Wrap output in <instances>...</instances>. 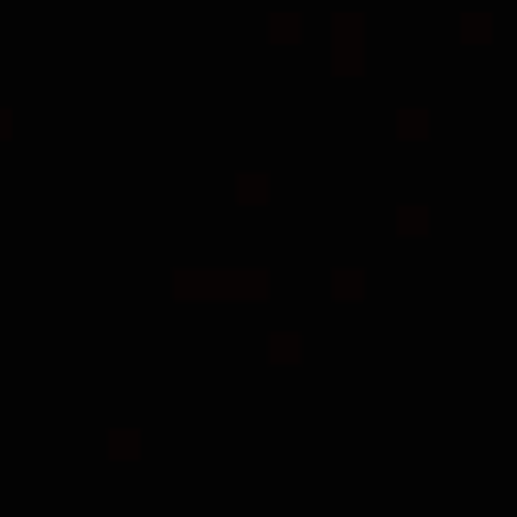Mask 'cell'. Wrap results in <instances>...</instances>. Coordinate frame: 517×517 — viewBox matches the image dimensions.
Wrapping results in <instances>:
<instances>
[{
  "instance_id": "1",
  "label": "cell",
  "mask_w": 517,
  "mask_h": 517,
  "mask_svg": "<svg viewBox=\"0 0 517 517\" xmlns=\"http://www.w3.org/2000/svg\"><path fill=\"white\" fill-rule=\"evenodd\" d=\"M271 291V275L263 267H178L174 295L178 299H263Z\"/></svg>"
},
{
  "instance_id": "2",
  "label": "cell",
  "mask_w": 517,
  "mask_h": 517,
  "mask_svg": "<svg viewBox=\"0 0 517 517\" xmlns=\"http://www.w3.org/2000/svg\"><path fill=\"white\" fill-rule=\"evenodd\" d=\"M332 73L336 77L364 73V17L360 13L332 17Z\"/></svg>"
},
{
  "instance_id": "3",
  "label": "cell",
  "mask_w": 517,
  "mask_h": 517,
  "mask_svg": "<svg viewBox=\"0 0 517 517\" xmlns=\"http://www.w3.org/2000/svg\"><path fill=\"white\" fill-rule=\"evenodd\" d=\"M267 356H271V364H295V360H303V336L299 332H271L267 336Z\"/></svg>"
},
{
  "instance_id": "4",
  "label": "cell",
  "mask_w": 517,
  "mask_h": 517,
  "mask_svg": "<svg viewBox=\"0 0 517 517\" xmlns=\"http://www.w3.org/2000/svg\"><path fill=\"white\" fill-rule=\"evenodd\" d=\"M106 449H110V457H118V461H134V457H142V449H146V433H138V429H110Z\"/></svg>"
},
{
  "instance_id": "5",
  "label": "cell",
  "mask_w": 517,
  "mask_h": 517,
  "mask_svg": "<svg viewBox=\"0 0 517 517\" xmlns=\"http://www.w3.org/2000/svg\"><path fill=\"white\" fill-rule=\"evenodd\" d=\"M267 37L275 45H295L303 37V17L299 13H271L267 17Z\"/></svg>"
},
{
  "instance_id": "6",
  "label": "cell",
  "mask_w": 517,
  "mask_h": 517,
  "mask_svg": "<svg viewBox=\"0 0 517 517\" xmlns=\"http://www.w3.org/2000/svg\"><path fill=\"white\" fill-rule=\"evenodd\" d=\"M364 287H368V271H360V267H336L332 271V295L336 299H360Z\"/></svg>"
},
{
  "instance_id": "7",
  "label": "cell",
  "mask_w": 517,
  "mask_h": 517,
  "mask_svg": "<svg viewBox=\"0 0 517 517\" xmlns=\"http://www.w3.org/2000/svg\"><path fill=\"white\" fill-rule=\"evenodd\" d=\"M235 198L247 206H259L271 198V174H239L235 178Z\"/></svg>"
},
{
  "instance_id": "8",
  "label": "cell",
  "mask_w": 517,
  "mask_h": 517,
  "mask_svg": "<svg viewBox=\"0 0 517 517\" xmlns=\"http://www.w3.org/2000/svg\"><path fill=\"white\" fill-rule=\"evenodd\" d=\"M429 110H400L396 114V138H404V142H421V138H429Z\"/></svg>"
},
{
  "instance_id": "9",
  "label": "cell",
  "mask_w": 517,
  "mask_h": 517,
  "mask_svg": "<svg viewBox=\"0 0 517 517\" xmlns=\"http://www.w3.org/2000/svg\"><path fill=\"white\" fill-rule=\"evenodd\" d=\"M433 223L429 206H396V235H425Z\"/></svg>"
},
{
  "instance_id": "10",
  "label": "cell",
  "mask_w": 517,
  "mask_h": 517,
  "mask_svg": "<svg viewBox=\"0 0 517 517\" xmlns=\"http://www.w3.org/2000/svg\"><path fill=\"white\" fill-rule=\"evenodd\" d=\"M461 41L465 45H489L493 41V13H465L461 17Z\"/></svg>"
},
{
  "instance_id": "11",
  "label": "cell",
  "mask_w": 517,
  "mask_h": 517,
  "mask_svg": "<svg viewBox=\"0 0 517 517\" xmlns=\"http://www.w3.org/2000/svg\"><path fill=\"white\" fill-rule=\"evenodd\" d=\"M13 130H17V114L0 106V142H9V138H13Z\"/></svg>"
}]
</instances>
